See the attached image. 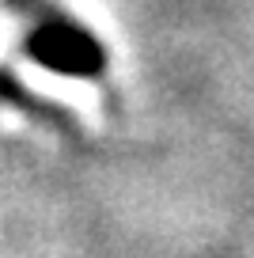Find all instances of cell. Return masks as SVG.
Wrapping results in <instances>:
<instances>
[{
	"instance_id": "6da1fadb",
	"label": "cell",
	"mask_w": 254,
	"mask_h": 258,
	"mask_svg": "<svg viewBox=\"0 0 254 258\" xmlns=\"http://www.w3.org/2000/svg\"><path fill=\"white\" fill-rule=\"evenodd\" d=\"M23 23V53L46 73L69 80H99L106 73V46L72 12L53 0H4Z\"/></svg>"
}]
</instances>
